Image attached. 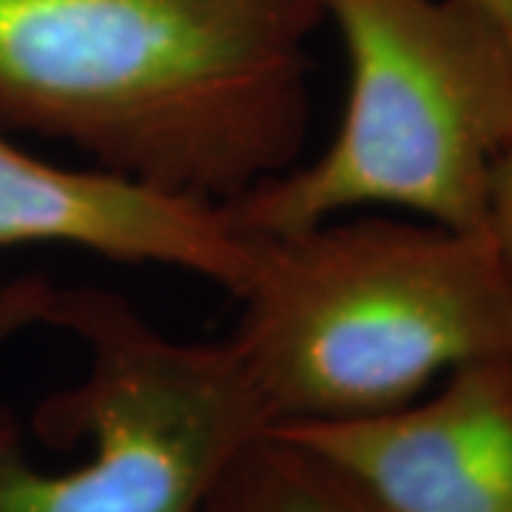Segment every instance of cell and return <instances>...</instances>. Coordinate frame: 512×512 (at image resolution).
Instances as JSON below:
<instances>
[{"label": "cell", "mask_w": 512, "mask_h": 512, "mask_svg": "<svg viewBox=\"0 0 512 512\" xmlns=\"http://www.w3.org/2000/svg\"><path fill=\"white\" fill-rule=\"evenodd\" d=\"M322 0H0V128L231 205L302 163Z\"/></svg>", "instance_id": "obj_1"}, {"label": "cell", "mask_w": 512, "mask_h": 512, "mask_svg": "<svg viewBox=\"0 0 512 512\" xmlns=\"http://www.w3.org/2000/svg\"><path fill=\"white\" fill-rule=\"evenodd\" d=\"M237 302L228 342L271 427L382 416L456 367L512 356V276L493 237L416 217L262 237Z\"/></svg>", "instance_id": "obj_2"}, {"label": "cell", "mask_w": 512, "mask_h": 512, "mask_svg": "<svg viewBox=\"0 0 512 512\" xmlns=\"http://www.w3.org/2000/svg\"><path fill=\"white\" fill-rule=\"evenodd\" d=\"M348 63L322 154L225 205L259 237L359 211L487 231L490 183L512 140V46L467 0H322Z\"/></svg>", "instance_id": "obj_3"}, {"label": "cell", "mask_w": 512, "mask_h": 512, "mask_svg": "<svg viewBox=\"0 0 512 512\" xmlns=\"http://www.w3.org/2000/svg\"><path fill=\"white\" fill-rule=\"evenodd\" d=\"M52 328L86 348V373L40 402L35 433L89 453L43 470L0 404V512H205L271 430L228 339H174L106 288H60Z\"/></svg>", "instance_id": "obj_4"}, {"label": "cell", "mask_w": 512, "mask_h": 512, "mask_svg": "<svg viewBox=\"0 0 512 512\" xmlns=\"http://www.w3.org/2000/svg\"><path fill=\"white\" fill-rule=\"evenodd\" d=\"M0 128V251L57 245L126 265L200 276L237 299L262 239L220 202L168 194L103 168L49 163Z\"/></svg>", "instance_id": "obj_5"}, {"label": "cell", "mask_w": 512, "mask_h": 512, "mask_svg": "<svg viewBox=\"0 0 512 512\" xmlns=\"http://www.w3.org/2000/svg\"><path fill=\"white\" fill-rule=\"evenodd\" d=\"M271 430L330 458L387 512H512V356L456 367L382 416Z\"/></svg>", "instance_id": "obj_6"}, {"label": "cell", "mask_w": 512, "mask_h": 512, "mask_svg": "<svg viewBox=\"0 0 512 512\" xmlns=\"http://www.w3.org/2000/svg\"><path fill=\"white\" fill-rule=\"evenodd\" d=\"M205 512L387 510L330 458L279 430H268L234 461Z\"/></svg>", "instance_id": "obj_7"}, {"label": "cell", "mask_w": 512, "mask_h": 512, "mask_svg": "<svg viewBox=\"0 0 512 512\" xmlns=\"http://www.w3.org/2000/svg\"><path fill=\"white\" fill-rule=\"evenodd\" d=\"M60 285L46 274H15L0 279V350L26 330L52 328Z\"/></svg>", "instance_id": "obj_8"}, {"label": "cell", "mask_w": 512, "mask_h": 512, "mask_svg": "<svg viewBox=\"0 0 512 512\" xmlns=\"http://www.w3.org/2000/svg\"><path fill=\"white\" fill-rule=\"evenodd\" d=\"M487 234L493 237L495 248L512 276V140L495 160Z\"/></svg>", "instance_id": "obj_9"}, {"label": "cell", "mask_w": 512, "mask_h": 512, "mask_svg": "<svg viewBox=\"0 0 512 512\" xmlns=\"http://www.w3.org/2000/svg\"><path fill=\"white\" fill-rule=\"evenodd\" d=\"M467 3H473L484 15H490L512 46V0H467Z\"/></svg>", "instance_id": "obj_10"}]
</instances>
